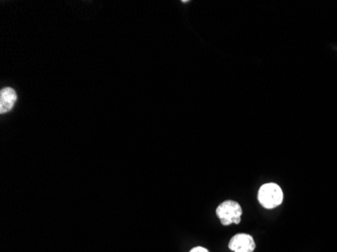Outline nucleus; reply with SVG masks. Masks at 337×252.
I'll use <instances>...</instances> for the list:
<instances>
[{"label": "nucleus", "instance_id": "nucleus-1", "mask_svg": "<svg viewBox=\"0 0 337 252\" xmlns=\"http://www.w3.org/2000/svg\"><path fill=\"white\" fill-rule=\"evenodd\" d=\"M258 200L264 208L274 209L283 203L284 193L278 184L268 182L260 188Z\"/></svg>", "mask_w": 337, "mask_h": 252}, {"label": "nucleus", "instance_id": "nucleus-2", "mask_svg": "<svg viewBox=\"0 0 337 252\" xmlns=\"http://www.w3.org/2000/svg\"><path fill=\"white\" fill-rule=\"evenodd\" d=\"M216 215L224 226H228L232 223L240 224L242 221V206L232 200H228L221 203L216 209Z\"/></svg>", "mask_w": 337, "mask_h": 252}, {"label": "nucleus", "instance_id": "nucleus-3", "mask_svg": "<svg viewBox=\"0 0 337 252\" xmlns=\"http://www.w3.org/2000/svg\"><path fill=\"white\" fill-rule=\"evenodd\" d=\"M228 247L234 252H254L256 249V242L252 236L240 233L230 239Z\"/></svg>", "mask_w": 337, "mask_h": 252}, {"label": "nucleus", "instance_id": "nucleus-4", "mask_svg": "<svg viewBox=\"0 0 337 252\" xmlns=\"http://www.w3.org/2000/svg\"><path fill=\"white\" fill-rule=\"evenodd\" d=\"M18 100L16 92L10 88L6 87L0 91V113L4 114L10 112Z\"/></svg>", "mask_w": 337, "mask_h": 252}, {"label": "nucleus", "instance_id": "nucleus-5", "mask_svg": "<svg viewBox=\"0 0 337 252\" xmlns=\"http://www.w3.org/2000/svg\"><path fill=\"white\" fill-rule=\"evenodd\" d=\"M190 252H209V251H208V249H206L202 246H197V247H194L193 249H191Z\"/></svg>", "mask_w": 337, "mask_h": 252}]
</instances>
